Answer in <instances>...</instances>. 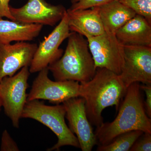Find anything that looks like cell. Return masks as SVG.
<instances>
[{
    "mask_svg": "<svg viewBox=\"0 0 151 151\" xmlns=\"http://www.w3.org/2000/svg\"><path fill=\"white\" fill-rule=\"evenodd\" d=\"M66 115L63 104L49 106L39 100L27 101L22 118L35 120L49 128L56 135L57 142L47 151L59 150L61 147L70 146L80 148L78 139L65 123Z\"/></svg>",
    "mask_w": 151,
    "mask_h": 151,
    "instance_id": "277c9868",
    "label": "cell"
},
{
    "mask_svg": "<svg viewBox=\"0 0 151 151\" xmlns=\"http://www.w3.org/2000/svg\"><path fill=\"white\" fill-rule=\"evenodd\" d=\"M151 24V0H118Z\"/></svg>",
    "mask_w": 151,
    "mask_h": 151,
    "instance_id": "ac0fdd59",
    "label": "cell"
},
{
    "mask_svg": "<svg viewBox=\"0 0 151 151\" xmlns=\"http://www.w3.org/2000/svg\"><path fill=\"white\" fill-rule=\"evenodd\" d=\"M66 11L70 32L77 33L86 38L97 36L105 32L99 13V6Z\"/></svg>",
    "mask_w": 151,
    "mask_h": 151,
    "instance_id": "4fadbf2b",
    "label": "cell"
},
{
    "mask_svg": "<svg viewBox=\"0 0 151 151\" xmlns=\"http://www.w3.org/2000/svg\"><path fill=\"white\" fill-rule=\"evenodd\" d=\"M140 90L139 82L127 88L115 120L97 127L94 134L97 145H107L118 135L130 131L140 130L151 134V120L146 113Z\"/></svg>",
    "mask_w": 151,
    "mask_h": 151,
    "instance_id": "7a4b0ae2",
    "label": "cell"
},
{
    "mask_svg": "<svg viewBox=\"0 0 151 151\" xmlns=\"http://www.w3.org/2000/svg\"><path fill=\"white\" fill-rule=\"evenodd\" d=\"M37 47V44L27 42L13 44L0 42V81L15 75L23 67H29Z\"/></svg>",
    "mask_w": 151,
    "mask_h": 151,
    "instance_id": "7c38bea8",
    "label": "cell"
},
{
    "mask_svg": "<svg viewBox=\"0 0 151 151\" xmlns=\"http://www.w3.org/2000/svg\"><path fill=\"white\" fill-rule=\"evenodd\" d=\"M119 75L103 68H98L90 80L80 83L79 97L85 101L89 122L97 127L103 123L102 112L110 106L118 111L127 90Z\"/></svg>",
    "mask_w": 151,
    "mask_h": 151,
    "instance_id": "6da1fadb",
    "label": "cell"
},
{
    "mask_svg": "<svg viewBox=\"0 0 151 151\" xmlns=\"http://www.w3.org/2000/svg\"><path fill=\"white\" fill-rule=\"evenodd\" d=\"M70 33L66 11L58 24L37 45L30 65V73L39 72L59 59L63 52L60 46Z\"/></svg>",
    "mask_w": 151,
    "mask_h": 151,
    "instance_id": "9c48e42d",
    "label": "cell"
},
{
    "mask_svg": "<svg viewBox=\"0 0 151 151\" xmlns=\"http://www.w3.org/2000/svg\"><path fill=\"white\" fill-rule=\"evenodd\" d=\"M49 71L47 67L39 72L27 94V101L42 99L57 105L70 98L79 97L80 84L78 81H52L49 78Z\"/></svg>",
    "mask_w": 151,
    "mask_h": 151,
    "instance_id": "8992f818",
    "label": "cell"
},
{
    "mask_svg": "<svg viewBox=\"0 0 151 151\" xmlns=\"http://www.w3.org/2000/svg\"><path fill=\"white\" fill-rule=\"evenodd\" d=\"M64 54L48 66L55 81L73 80L80 83L90 80L96 73L87 39L70 32Z\"/></svg>",
    "mask_w": 151,
    "mask_h": 151,
    "instance_id": "3957f363",
    "label": "cell"
},
{
    "mask_svg": "<svg viewBox=\"0 0 151 151\" xmlns=\"http://www.w3.org/2000/svg\"><path fill=\"white\" fill-rule=\"evenodd\" d=\"M10 10L17 21L52 27L60 22L66 12L63 6L53 5L45 0H28L20 8L10 6Z\"/></svg>",
    "mask_w": 151,
    "mask_h": 151,
    "instance_id": "30bf717a",
    "label": "cell"
},
{
    "mask_svg": "<svg viewBox=\"0 0 151 151\" xmlns=\"http://www.w3.org/2000/svg\"><path fill=\"white\" fill-rule=\"evenodd\" d=\"M99 13L105 32L116 35L127 22L134 17L136 13L118 0L99 6Z\"/></svg>",
    "mask_w": 151,
    "mask_h": 151,
    "instance_id": "2e32d148",
    "label": "cell"
},
{
    "mask_svg": "<svg viewBox=\"0 0 151 151\" xmlns=\"http://www.w3.org/2000/svg\"><path fill=\"white\" fill-rule=\"evenodd\" d=\"M42 25L28 24L16 20L0 18V42L10 44L13 42H27L38 36Z\"/></svg>",
    "mask_w": 151,
    "mask_h": 151,
    "instance_id": "9a60e30c",
    "label": "cell"
},
{
    "mask_svg": "<svg viewBox=\"0 0 151 151\" xmlns=\"http://www.w3.org/2000/svg\"><path fill=\"white\" fill-rule=\"evenodd\" d=\"M130 151H151V134L144 133L135 142Z\"/></svg>",
    "mask_w": 151,
    "mask_h": 151,
    "instance_id": "ffe728a7",
    "label": "cell"
},
{
    "mask_svg": "<svg viewBox=\"0 0 151 151\" xmlns=\"http://www.w3.org/2000/svg\"><path fill=\"white\" fill-rule=\"evenodd\" d=\"M2 107V102L1 99V97H0V111H1V108Z\"/></svg>",
    "mask_w": 151,
    "mask_h": 151,
    "instance_id": "cb8c5ba5",
    "label": "cell"
},
{
    "mask_svg": "<svg viewBox=\"0 0 151 151\" xmlns=\"http://www.w3.org/2000/svg\"><path fill=\"white\" fill-rule=\"evenodd\" d=\"M113 0H71V6L68 10L76 11L100 6Z\"/></svg>",
    "mask_w": 151,
    "mask_h": 151,
    "instance_id": "d6986e66",
    "label": "cell"
},
{
    "mask_svg": "<svg viewBox=\"0 0 151 151\" xmlns=\"http://www.w3.org/2000/svg\"><path fill=\"white\" fill-rule=\"evenodd\" d=\"M116 36L123 45L151 47V24L136 14L117 31Z\"/></svg>",
    "mask_w": 151,
    "mask_h": 151,
    "instance_id": "5bb4252c",
    "label": "cell"
},
{
    "mask_svg": "<svg viewBox=\"0 0 151 151\" xmlns=\"http://www.w3.org/2000/svg\"><path fill=\"white\" fill-rule=\"evenodd\" d=\"M124 65L119 78L127 89L135 82L151 84V47L124 45Z\"/></svg>",
    "mask_w": 151,
    "mask_h": 151,
    "instance_id": "ba28073f",
    "label": "cell"
},
{
    "mask_svg": "<svg viewBox=\"0 0 151 151\" xmlns=\"http://www.w3.org/2000/svg\"><path fill=\"white\" fill-rule=\"evenodd\" d=\"M141 89L143 90L145 94L146 98L144 102L145 109L147 115L151 118V84L140 85Z\"/></svg>",
    "mask_w": 151,
    "mask_h": 151,
    "instance_id": "7402d4cb",
    "label": "cell"
},
{
    "mask_svg": "<svg viewBox=\"0 0 151 151\" xmlns=\"http://www.w3.org/2000/svg\"><path fill=\"white\" fill-rule=\"evenodd\" d=\"M0 150L1 151H19L18 146L11 137L7 130H4L2 135Z\"/></svg>",
    "mask_w": 151,
    "mask_h": 151,
    "instance_id": "44dd1931",
    "label": "cell"
},
{
    "mask_svg": "<svg viewBox=\"0 0 151 151\" xmlns=\"http://www.w3.org/2000/svg\"><path fill=\"white\" fill-rule=\"evenodd\" d=\"M11 0H0V18L6 17L12 20H15L10 10Z\"/></svg>",
    "mask_w": 151,
    "mask_h": 151,
    "instance_id": "603a6c76",
    "label": "cell"
},
{
    "mask_svg": "<svg viewBox=\"0 0 151 151\" xmlns=\"http://www.w3.org/2000/svg\"><path fill=\"white\" fill-rule=\"evenodd\" d=\"M30 73L29 67L25 66L16 74L6 76L0 81L2 106L6 115L15 128H19V120L27 101L26 91Z\"/></svg>",
    "mask_w": 151,
    "mask_h": 151,
    "instance_id": "5b68a950",
    "label": "cell"
},
{
    "mask_svg": "<svg viewBox=\"0 0 151 151\" xmlns=\"http://www.w3.org/2000/svg\"><path fill=\"white\" fill-rule=\"evenodd\" d=\"M86 38L96 68H105L119 75L124 65V45L116 35L105 32Z\"/></svg>",
    "mask_w": 151,
    "mask_h": 151,
    "instance_id": "52a82bcc",
    "label": "cell"
},
{
    "mask_svg": "<svg viewBox=\"0 0 151 151\" xmlns=\"http://www.w3.org/2000/svg\"><path fill=\"white\" fill-rule=\"evenodd\" d=\"M144 132L135 130L125 132L114 138L111 142L105 145H98V151H128Z\"/></svg>",
    "mask_w": 151,
    "mask_h": 151,
    "instance_id": "e0dca14e",
    "label": "cell"
},
{
    "mask_svg": "<svg viewBox=\"0 0 151 151\" xmlns=\"http://www.w3.org/2000/svg\"><path fill=\"white\" fill-rule=\"evenodd\" d=\"M69 128L75 134L82 151H91L97 141L91 123L86 115L85 101L79 97L70 98L63 103Z\"/></svg>",
    "mask_w": 151,
    "mask_h": 151,
    "instance_id": "8fae6325",
    "label": "cell"
}]
</instances>
